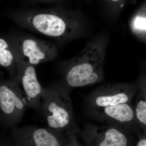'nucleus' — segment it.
Returning <instances> with one entry per match:
<instances>
[{"label": "nucleus", "mask_w": 146, "mask_h": 146, "mask_svg": "<svg viewBox=\"0 0 146 146\" xmlns=\"http://www.w3.org/2000/svg\"><path fill=\"white\" fill-rule=\"evenodd\" d=\"M18 23L32 30L59 40L72 38L79 35L83 30L82 22L54 13L29 16L25 21Z\"/></svg>", "instance_id": "3"}, {"label": "nucleus", "mask_w": 146, "mask_h": 146, "mask_svg": "<svg viewBox=\"0 0 146 146\" xmlns=\"http://www.w3.org/2000/svg\"><path fill=\"white\" fill-rule=\"evenodd\" d=\"M14 79L22 86L28 107L37 110L41 109L40 101L44 89L38 81L34 66L21 63Z\"/></svg>", "instance_id": "8"}, {"label": "nucleus", "mask_w": 146, "mask_h": 146, "mask_svg": "<svg viewBox=\"0 0 146 146\" xmlns=\"http://www.w3.org/2000/svg\"><path fill=\"white\" fill-rule=\"evenodd\" d=\"M28 108L23 91L16 80L11 78L1 82L0 108L3 124L13 125L21 121Z\"/></svg>", "instance_id": "5"}, {"label": "nucleus", "mask_w": 146, "mask_h": 146, "mask_svg": "<svg viewBox=\"0 0 146 146\" xmlns=\"http://www.w3.org/2000/svg\"><path fill=\"white\" fill-rule=\"evenodd\" d=\"M42 100L41 110L50 128L55 130L77 129L69 89L59 87L44 89Z\"/></svg>", "instance_id": "2"}, {"label": "nucleus", "mask_w": 146, "mask_h": 146, "mask_svg": "<svg viewBox=\"0 0 146 146\" xmlns=\"http://www.w3.org/2000/svg\"><path fill=\"white\" fill-rule=\"evenodd\" d=\"M23 57L16 36L0 38V65L10 73L12 78H15Z\"/></svg>", "instance_id": "10"}, {"label": "nucleus", "mask_w": 146, "mask_h": 146, "mask_svg": "<svg viewBox=\"0 0 146 146\" xmlns=\"http://www.w3.org/2000/svg\"><path fill=\"white\" fill-rule=\"evenodd\" d=\"M108 42L107 36L98 35L67 62L64 75L68 89L93 85L103 81L104 66Z\"/></svg>", "instance_id": "1"}, {"label": "nucleus", "mask_w": 146, "mask_h": 146, "mask_svg": "<svg viewBox=\"0 0 146 146\" xmlns=\"http://www.w3.org/2000/svg\"><path fill=\"white\" fill-rule=\"evenodd\" d=\"M30 131L35 146H60L55 136L46 129L33 128Z\"/></svg>", "instance_id": "12"}, {"label": "nucleus", "mask_w": 146, "mask_h": 146, "mask_svg": "<svg viewBox=\"0 0 146 146\" xmlns=\"http://www.w3.org/2000/svg\"><path fill=\"white\" fill-rule=\"evenodd\" d=\"M113 2H117L118 1H120V0H111Z\"/></svg>", "instance_id": "14"}, {"label": "nucleus", "mask_w": 146, "mask_h": 146, "mask_svg": "<svg viewBox=\"0 0 146 146\" xmlns=\"http://www.w3.org/2000/svg\"><path fill=\"white\" fill-rule=\"evenodd\" d=\"M16 38L24 63L35 66L57 56V47L52 43L30 37Z\"/></svg>", "instance_id": "7"}, {"label": "nucleus", "mask_w": 146, "mask_h": 146, "mask_svg": "<svg viewBox=\"0 0 146 146\" xmlns=\"http://www.w3.org/2000/svg\"><path fill=\"white\" fill-rule=\"evenodd\" d=\"M86 110L91 119L107 125L122 129L140 127L131 102Z\"/></svg>", "instance_id": "6"}, {"label": "nucleus", "mask_w": 146, "mask_h": 146, "mask_svg": "<svg viewBox=\"0 0 146 146\" xmlns=\"http://www.w3.org/2000/svg\"><path fill=\"white\" fill-rule=\"evenodd\" d=\"M137 81L111 82L94 89L85 98L86 110L97 109L131 102L138 92Z\"/></svg>", "instance_id": "4"}, {"label": "nucleus", "mask_w": 146, "mask_h": 146, "mask_svg": "<svg viewBox=\"0 0 146 146\" xmlns=\"http://www.w3.org/2000/svg\"><path fill=\"white\" fill-rule=\"evenodd\" d=\"M136 81L138 89L134 109L138 124L146 131V68L142 69Z\"/></svg>", "instance_id": "11"}, {"label": "nucleus", "mask_w": 146, "mask_h": 146, "mask_svg": "<svg viewBox=\"0 0 146 146\" xmlns=\"http://www.w3.org/2000/svg\"><path fill=\"white\" fill-rule=\"evenodd\" d=\"M123 129L114 126H100L87 123L84 134L98 146H127L128 140Z\"/></svg>", "instance_id": "9"}, {"label": "nucleus", "mask_w": 146, "mask_h": 146, "mask_svg": "<svg viewBox=\"0 0 146 146\" xmlns=\"http://www.w3.org/2000/svg\"><path fill=\"white\" fill-rule=\"evenodd\" d=\"M132 31L135 33L146 31V18L141 16H136L130 23Z\"/></svg>", "instance_id": "13"}]
</instances>
